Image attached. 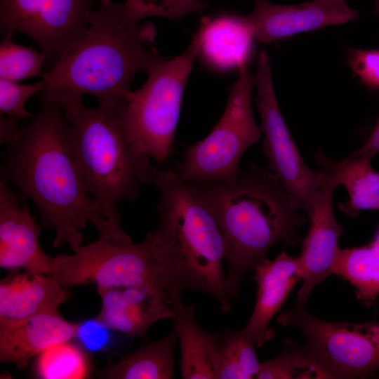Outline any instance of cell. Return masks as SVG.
<instances>
[{"instance_id":"obj_1","label":"cell","mask_w":379,"mask_h":379,"mask_svg":"<svg viewBox=\"0 0 379 379\" xmlns=\"http://www.w3.org/2000/svg\"><path fill=\"white\" fill-rule=\"evenodd\" d=\"M40 107L6 145L1 180L31 199L41 225L53 229L55 248L75 251L82 245L88 222L99 237L120 243L132 239L120 225L105 218L88 192L75 162L70 126L60 104L39 98Z\"/></svg>"},{"instance_id":"obj_2","label":"cell","mask_w":379,"mask_h":379,"mask_svg":"<svg viewBox=\"0 0 379 379\" xmlns=\"http://www.w3.org/2000/svg\"><path fill=\"white\" fill-rule=\"evenodd\" d=\"M154 25H138L123 3L100 0L83 34L44 73L39 98L60 105L91 95L101 104L128 102L135 74L166 58L154 48Z\"/></svg>"},{"instance_id":"obj_3","label":"cell","mask_w":379,"mask_h":379,"mask_svg":"<svg viewBox=\"0 0 379 379\" xmlns=\"http://www.w3.org/2000/svg\"><path fill=\"white\" fill-rule=\"evenodd\" d=\"M248 165L231 180L186 182L222 234L231 299L238 295L245 274L267 259L273 246L302 242L298 230L310 220L295 208L274 173L253 163Z\"/></svg>"},{"instance_id":"obj_4","label":"cell","mask_w":379,"mask_h":379,"mask_svg":"<svg viewBox=\"0 0 379 379\" xmlns=\"http://www.w3.org/2000/svg\"><path fill=\"white\" fill-rule=\"evenodd\" d=\"M152 185L160 198L158 225L152 233L170 300L190 289L212 295L228 312L225 246L215 219L173 169L157 168Z\"/></svg>"},{"instance_id":"obj_5","label":"cell","mask_w":379,"mask_h":379,"mask_svg":"<svg viewBox=\"0 0 379 379\" xmlns=\"http://www.w3.org/2000/svg\"><path fill=\"white\" fill-rule=\"evenodd\" d=\"M124 103H99L88 107L82 101L60 104L71 130V145L86 187L100 213L120 225L119 203L133 201L140 183L152 185L157 168L150 157L127 135L122 110Z\"/></svg>"},{"instance_id":"obj_6","label":"cell","mask_w":379,"mask_h":379,"mask_svg":"<svg viewBox=\"0 0 379 379\" xmlns=\"http://www.w3.org/2000/svg\"><path fill=\"white\" fill-rule=\"evenodd\" d=\"M206 22L204 18L190 45L180 55L148 66L145 82L123 107L128 137L157 163L171 157L185 88L200 53Z\"/></svg>"},{"instance_id":"obj_7","label":"cell","mask_w":379,"mask_h":379,"mask_svg":"<svg viewBox=\"0 0 379 379\" xmlns=\"http://www.w3.org/2000/svg\"><path fill=\"white\" fill-rule=\"evenodd\" d=\"M48 275L65 288L91 283L97 287L144 288L171 305L152 232L138 244L99 237L72 254H58Z\"/></svg>"},{"instance_id":"obj_8","label":"cell","mask_w":379,"mask_h":379,"mask_svg":"<svg viewBox=\"0 0 379 379\" xmlns=\"http://www.w3.org/2000/svg\"><path fill=\"white\" fill-rule=\"evenodd\" d=\"M246 63L230 88L225 111L211 133L187 146L173 170L187 183L228 181L241 173L240 161L246 150L255 143L261 129L254 119L252 93L255 76Z\"/></svg>"},{"instance_id":"obj_9","label":"cell","mask_w":379,"mask_h":379,"mask_svg":"<svg viewBox=\"0 0 379 379\" xmlns=\"http://www.w3.org/2000/svg\"><path fill=\"white\" fill-rule=\"evenodd\" d=\"M277 321L300 330L307 354L322 378H365L379 368V322L324 321L298 302L279 314Z\"/></svg>"},{"instance_id":"obj_10","label":"cell","mask_w":379,"mask_h":379,"mask_svg":"<svg viewBox=\"0 0 379 379\" xmlns=\"http://www.w3.org/2000/svg\"><path fill=\"white\" fill-rule=\"evenodd\" d=\"M255 76L262 151L268 161L267 167L279 179L295 208L309 217L322 171H312L309 167L288 131L276 98L270 60L264 50L258 54Z\"/></svg>"},{"instance_id":"obj_11","label":"cell","mask_w":379,"mask_h":379,"mask_svg":"<svg viewBox=\"0 0 379 379\" xmlns=\"http://www.w3.org/2000/svg\"><path fill=\"white\" fill-rule=\"evenodd\" d=\"M99 1L0 0L1 34L31 38L50 69L85 32Z\"/></svg>"},{"instance_id":"obj_12","label":"cell","mask_w":379,"mask_h":379,"mask_svg":"<svg viewBox=\"0 0 379 379\" xmlns=\"http://www.w3.org/2000/svg\"><path fill=\"white\" fill-rule=\"evenodd\" d=\"M358 17V11L344 0H312L294 5L255 0L251 13L239 15V20L253 38L270 44L300 32L353 21Z\"/></svg>"},{"instance_id":"obj_13","label":"cell","mask_w":379,"mask_h":379,"mask_svg":"<svg viewBox=\"0 0 379 379\" xmlns=\"http://www.w3.org/2000/svg\"><path fill=\"white\" fill-rule=\"evenodd\" d=\"M322 175L312 212L308 217L310 227L302 241L298 256L302 273V284L297 294V302L305 304L314 288L328 276L333 274L334 265L340 251L338 239L343 232L336 221L333 194L338 186L333 175L321 167Z\"/></svg>"},{"instance_id":"obj_14","label":"cell","mask_w":379,"mask_h":379,"mask_svg":"<svg viewBox=\"0 0 379 379\" xmlns=\"http://www.w3.org/2000/svg\"><path fill=\"white\" fill-rule=\"evenodd\" d=\"M25 199L8 184L0 182V267L25 268L34 274L50 272L53 257L39 243L41 225L29 213Z\"/></svg>"},{"instance_id":"obj_15","label":"cell","mask_w":379,"mask_h":379,"mask_svg":"<svg viewBox=\"0 0 379 379\" xmlns=\"http://www.w3.org/2000/svg\"><path fill=\"white\" fill-rule=\"evenodd\" d=\"M253 279L258 286L253 311L242 331L255 344L262 347L274 338L275 331L270 322L279 312L291 290L302 278L299 257L285 251L272 260L268 259L255 267Z\"/></svg>"},{"instance_id":"obj_16","label":"cell","mask_w":379,"mask_h":379,"mask_svg":"<svg viewBox=\"0 0 379 379\" xmlns=\"http://www.w3.org/2000/svg\"><path fill=\"white\" fill-rule=\"evenodd\" d=\"M79 328V324L67 321L60 312L0 321V361L24 371L33 357L77 338Z\"/></svg>"},{"instance_id":"obj_17","label":"cell","mask_w":379,"mask_h":379,"mask_svg":"<svg viewBox=\"0 0 379 379\" xmlns=\"http://www.w3.org/2000/svg\"><path fill=\"white\" fill-rule=\"evenodd\" d=\"M101 310L97 319L130 338H147L155 322L173 319V307L151 291L139 287H97Z\"/></svg>"},{"instance_id":"obj_18","label":"cell","mask_w":379,"mask_h":379,"mask_svg":"<svg viewBox=\"0 0 379 379\" xmlns=\"http://www.w3.org/2000/svg\"><path fill=\"white\" fill-rule=\"evenodd\" d=\"M72 294L46 274L26 271L0 284V321L58 313Z\"/></svg>"},{"instance_id":"obj_19","label":"cell","mask_w":379,"mask_h":379,"mask_svg":"<svg viewBox=\"0 0 379 379\" xmlns=\"http://www.w3.org/2000/svg\"><path fill=\"white\" fill-rule=\"evenodd\" d=\"M171 305L175 312L181 351L180 370L184 379H217L220 332L203 329L197 323L192 305L184 304L182 295L174 296Z\"/></svg>"},{"instance_id":"obj_20","label":"cell","mask_w":379,"mask_h":379,"mask_svg":"<svg viewBox=\"0 0 379 379\" xmlns=\"http://www.w3.org/2000/svg\"><path fill=\"white\" fill-rule=\"evenodd\" d=\"M374 156L371 152L351 154L335 162L321 152L316 155L317 163L333 175L338 185L346 188L349 199L338 207L349 216H356L361 210H379V172L371 165Z\"/></svg>"},{"instance_id":"obj_21","label":"cell","mask_w":379,"mask_h":379,"mask_svg":"<svg viewBox=\"0 0 379 379\" xmlns=\"http://www.w3.org/2000/svg\"><path fill=\"white\" fill-rule=\"evenodd\" d=\"M176 327L164 338L149 343L124 355L117 362L99 371L104 379H171L174 378Z\"/></svg>"},{"instance_id":"obj_22","label":"cell","mask_w":379,"mask_h":379,"mask_svg":"<svg viewBox=\"0 0 379 379\" xmlns=\"http://www.w3.org/2000/svg\"><path fill=\"white\" fill-rule=\"evenodd\" d=\"M206 28L201 51L211 65L227 69L246 63L253 38L239 15L221 14L204 17Z\"/></svg>"},{"instance_id":"obj_23","label":"cell","mask_w":379,"mask_h":379,"mask_svg":"<svg viewBox=\"0 0 379 379\" xmlns=\"http://www.w3.org/2000/svg\"><path fill=\"white\" fill-rule=\"evenodd\" d=\"M333 274L356 288L357 298L367 307L379 295V237L359 247L340 249Z\"/></svg>"},{"instance_id":"obj_24","label":"cell","mask_w":379,"mask_h":379,"mask_svg":"<svg viewBox=\"0 0 379 379\" xmlns=\"http://www.w3.org/2000/svg\"><path fill=\"white\" fill-rule=\"evenodd\" d=\"M255 343L242 330L220 332L217 379L256 378L260 363Z\"/></svg>"},{"instance_id":"obj_25","label":"cell","mask_w":379,"mask_h":379,"mask_svg":"<svg viewBox=\"0 0 379 379\" xmlns=\"http://www.w3.org/2000/svg\"><path fill=\"white\" fill-rule=\"evenodd\" d=\"M72 340L56 345L38 355L35 375L39 378H85L91 372L84 350Z\"/></svg>"},{"instance_id":"obj_26","label":"cell","mask_w":379,"mask_h":379,"mask_svg":"<svg viewBox=\"0 0 379 379\" xmlns=\"http://www.w3.org/2000/svg\"><path fill=\"white\" fill-rule=\"evenodd\" d=\"M258 379L322 378L305 346L291 339L274 358L260 363Z\"/></svg>"},{"instance_id":"obj_27","label":"cell","mask_w":379,"mask_h":379,"mask_svg":"<svg viewBox=\"0 0 379 379\" xmlns=\"http://www.w3.org/2000/svg\"><path fill=\"white\" fill-rule=\"evenodd\" d=\"M13 34L2 36L0 44V79L20 81L21 80L43 77L42 67L46 56L31 46L14 43Z\"/></svg>"},{"instance_id":"obj_28","label":"cell","mask_w":379,"mask_h":379,"mask_svg":"<svg viewBox=\"0 0 379 379\" xmlns=\"http://www.w3.org/2000/svg\"><path fill=\"white\" fill-rule=\"evenodd\" d=\"M123 5L126 14L137 22L149 17L179 20L186 15L201 13L207 6L201 0H125Z\"/></svg>"},{"instance_id":"obj_29","label":"cell","mask_w":379,"mask_h":379,"mask_svg":"<svg viewBox=\"0 0 379 379\" xmlns=\"http://www.w3.org/2000/svg\"><path fill=\"white\" fill-rule=\"evenodd\" d=\"M44 88L43 79L32 84H22L0 79V113L18 120L32 117L26 109L27 101Z\"/></svg>"},{"instance_id":"obj_30","label":"cell","mask_w":379,"mask_h":379,"mask_svg":"<svg viewBox=\"0 0 379 379\" xmlns=\"http://www.w3.org/2000/svg\"><path fill=\"white\" fill-rule=\"evenodd\" d=\"M347 62L354 73L367 87L372 90L379 89V50L352 49Z\"/></svg>"},{"instance_id":"obj_31","label":"cell","mask_w":379,"mask_h":379,"mask_svg":"<svg viewBox=\"0 0 379 379\" xmlns=\"http://www.w3.org/2000/svg\"><path fill=\"white\" fill-rule=\"evenodd\" d=\"M102 325L97 319L95 322L86 323L84 325H79L78 336H81L84 343L91 347V349H97L103 344L106 339L105 333L101 328Z\"/></svg>"},{"instance_id":"obj_32","label":"cell","mask_w":379,"mask_h":379,"mask_svg":"<svg viewBox=\"0 0 379 379\" xmlns=\"http://www.w3.org/2000/svg\"><path fill=\"white\" fill-rule=\"evenodd\" d=\"M18 121L15 118L1 114L0 141L1 144L8 145L18 138L20 130Z\"/></svg>"},{"instance_id":"obj_33","label":"cell","mask_w":379,"mask_h":379,"mask_svg":"<svg viewBox=\"0 0 379 379\" xmlns=\"http://www.w3.org/2000/svg\"><path fill=\"white\" fill-rule=\"evenodd\" d=\"M379 152V119L366 142L353 155L371 152L375 155Z\"/></svg>"},{"instance_id":"obj_34","label":"cell","mask_w":379,"mask_h":379,"mask_svg":"<svg viewBox=\"0 0 379 379\" xmlns=\"http://www.w3.org/2000/svg\"><path fill=\"white\" fill-rule=\"evenodd\" d=\"M374 11L377 15H379V0H375L374 5Z\"/></svg>"},{"instance_id":"obj_35","label":"cell","mask_w":379,"mask_h":379,"mask_svg":"<svg viewBox=\"0 0 379 379\" xmlns=\"http://www.w3.org/2000/svg\"><path fill=\"white\" fill-rule=\"evenodd\" d=\"M254 1H255V0H254ZM344 1H347V0H344Z\"/></svg>"}]
</instances>
